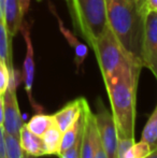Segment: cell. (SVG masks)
<instances>
[{
	"instance_id": "cell-13",
	"label": "cell",
	"mask_w": 157,
	"mask_h": 158,
	"mask_svg": "<svg viewBox=\"0 0 157 158\" xmlns=\"http://www.w3.org/2000/svg\"><path fill=\"white\" fill-rule=\"evenodd\" d=\"M19 142H21L22 148L25 153L32 155L35 157H40L46 155L45 146L42 137L32 133L27 129L24 124L19 130Z\"/></svg>"
},
{
	"instance_id": "cell-2",
	"label": "cell",
	"mask_w": 157,
	"mask_h": 158,
	"mask_svg": "<svg viewBox=\"0 0 157 158\" xmlns=\"http://www.w3.org/2000/svg\"><path fill=\"white\" fill-rule=\"evenodd\" d=\"M141 69L136 64L122 67L105 82L118 139H134L137 87Z\"/></svg>"
},
{
	"instance_id": "cell-11",
	"label": "cell",
	"mask_w": 157,
	"mask_h": 158,
	"mask_svg": "<svg viewBox=\"0 0 157 158\" xmlns=\"http://www.w3.org/2000/svg\"><path fill=\"white\" fill-rule=\"evenodd\" d=\"M24 15L22 0H4V24L12 38L21 29Z\"/></svg>"
},
{
	"instance_id": "cell-23",
	"label": "cell",
	"mask_w": 157,
	"mask_h": 158,
	"mask_svg": "<svg viewBox=\"0 0 157 158\" xmlns=\"http://www.w3.org/2000/svg\"><path fill=\"white\" fill-rule=\"evenodd\" d=\"M0 158H6V144H4V129L0 126Z\"/></svg>"
},
{
	"instance_id": "cell-8",
	"label": "cell",
	"mask_w": 157,
	"mask_h": 158,
	"mask_svg": "<svg viewBox=\"0 0 157 158\" xmlns=\"http://www.w3.org/2000/svg\"><path fill=\"white\" fill-rule=\"evenodd\" d=\"M21 32L23 33L24 40L26 43V56L23 64V81L25 85V90L27 93L28 99L32 108L37 111H41V106L34 100L32 97V85L35 81V56H34V46H32L31 38H30V28L28 23L23 21L21 26Z\"/></svg>"
},
{
	"instance_id": "cell-30",
	"label": "cell",
	"mask_w": 157,
	"mask_h": 158,
	"mask_svg": "<svg viewBox=\"0 0 157 158\" xmlns=\"http://www.w3.org/2000/svg\"><path fill=\"white\" fill-rule=\"evenodd\" d=\"M38 1H40V0H38Z\"/></svg>"
},
{
	"instance_id": "cell-16",
	"label": "cell",
	"mask_w": 157,
	"mask_h": 158,
	"mask_svg": "<svg viewBox=\"0 0 157 158\" xmlns=\"http://www.w3.org/2000/svg\"><path fill=\"white\" fill-rule=\"evenodd\" d=\"M42 139L45 146L46 155H57L60 153V144L63 139V131L55 125H53L50 129L45 131Z\"/></svg>"
},
{
	"instance_id": "cell-31",
	"label": "cell",
	"mask_w": 157,
	"mask_h": 158,
	"mask_svg": "<svg viewBox=\"0 0 157 158\" xmlns=\"http://www.w3.org/2000/svg\"><path fill=\"white\" fill-rule=\"evenodd\" d=\"M65 1H66V0H65Z\"/></svg>"
},
{
	"instance_id": "cell-5",
	"label": "cell",
	"mask_w": 157,
	"mask_h": 158,
	"mask_svg": "<svg viewBox=\"0 0 157 158\" xmlns=\"http://www.w3.org/2000/svg\"><path fill=\"white\" fill-rule=\"evenodd\" d=\"M142 64L153 73L157 80V12H149L145 16Z\"/></svg>"
},
{
	"instance_id": "cell-4",
	"label": "cell",
	"mask_w": 157,
	"mask_h": 158,
	"mask_svg": "<svg viewBox=\"0 0 157 158\" xmlns=\"http://www.w3.org/2000/svg\"><path fill=\"white\" fill-rule=\"evenodd\" d=\"M92 48L96 54L97 61L105 82L111 79L122 67L136 64L121 45L109 25L102 35L95 41Z\"/></svg>"
},
{
	"instance_id": "cell-1",
	"label": "cell",
	"mask_w": 157,
	"mask_h": 158,
	"mask_svg": "<svg viewBox=\"0 0 157 158\" xmlns=\"http://www.w3.org/2000/svg\"><path fill=\"white\" fill-rule=\"evenodd\" d=\"M108 25L136 64H142L145 0H105Z\"/></svg>"
},
{
	"instance_id": "cell-18",
	"label": "cell",
	"mask_w": 157,
	"mask_h": 158,
	"mask_svg": "<svg viewBox=\"0 0 157 158\" xmlns=\"http://www.w3.org/2000/svg\"><path fill=\"white\" fill-rule=\"evenodd\" d=\"M141 140L147 142L152 151L157 148V106L143 128Z\"/></svg>"
},
{
	"instance_id": "cell-15",
	"label": "cell",
	"mask_w": 157,
	"mask_h": 158,
	"mask_svg": "<svg viewBox=\"0 0 157 158\" xmlns=\"http://www.w3.org/2000/svg\"><path fill=\"white\" fill-rule=\"evenodd\" d=\"M85 102H86V100L84 101V104H85ZM84 104H83V109H82V112H81V114H80L79 118L76 119L69 128L66 129L63 132V139H61V144H60V153L68 150V148L76 141V139H78L80 135H82V132H83L84 118H85V115H84ZM60 153H59V154H60Z\"/></svg>"
},
{
	"instance_id": "cell-22",
	"label": "cell",
	"mask_w": 157,
	"mask_h": 158,
	"mask_svg": "<svg viewBox=\"0 0 157 158\" xmlns=\"http://www.w3.org/2000/svg\"><path fill=\"white\" fill-rule=\"evenodd\" d=\"M10 82V72L6 64L0 59V96H3Z\"/></svg>"
},
{
	"instance_id": "cell-21",
	"label": "cell",
	"mask_w": 157,
	"mask_h": 158,
	"mask_svg": "<svg viewBox=\"0 0 157 158\" xmlns=\"http://www.w3.org/2000/svg\"><path fill=\"white\" fill-rule=\"evenodd\" d=\"M83 133V132H82ZM81 146H82V135L76 139V141L65 152L58 155L59 158H81Z\"/></svg>"
},
{
	"instance_id": "cell-20",
	"label": "cell",
	"mask_w": 157,
	"mask_h": 158,
	"mask_svg": "<svg viewBox=\"0 0 157 158\" xmlns=\"http://www.w3.org/2000/svg\"><path fill=\"white\" fill-rule=\"evenodd\" d=\"M151 151L149 144L141 140L140 142H134L119 158H144L151 153Z\"/></svg>"
},
{
	"instance_id": "cell-7",
	"label": "cell",
	"mask_w": 157,
	"mask_h": 158,
	"mask_svg": "<svg viewBox=\"0 0 157 158\" xmlns=\"http://www.w3.org/2000/svg\"><path fill=\"white\" fill-rule=\"evenodd\" d=\"M100 110L95 114L97 128H98L99 139L107 153L108 158H118V137L116 131L115 123L113 116L107 109L102 106L100 101Z\"/></svg>"
},
{
	"instance_id": "cell-28",
	"label": "cell",
	"mask_w": 157,
	"mask_h": 158,
	"mask_svg": "<svg viewBox=\"0 0 157 158\" xmlns=\"http://www.w3.org/2000/svg\"><path fill=\"white\" fill-rule=\"evenodd\" d=\"M144 158H157V148L151 151V153H150L149 155H147Z\"/></svg>"
},
{
	"instance_id": "cell-14",
	"label": "cell",
	"mask_w": 157,
	"mask_h": 158,
	"mask_svg": "<svg viewBox=\"0 0 157 158\" xmlns=\"http://www.w3.org/2000/svg\"><path fill=\"white\" fill-rule=\"evenodd\" d=\"M0 59L6 64L10 72V79H16V71L13 67L12 37L8 32L4 21L0 19Z\"/></svg>"
},
{
	"instance_id": "cell-9",
	"label": "cell",
	"mask_w": 157,
	"mask_h": 158,
	"mask_svg": "<svg viewBox=\"0 0 157 158\" xmlns=\"http://www.w3.org/2000/svg\"><path fill=\"white\" fill-rule=\"evenodd\" d=\"M84 127L82 133L81 158H93L99 141V133L97 128L96 117L92 112L87 101L84 104Z\"/></svg>"
},
{
	"instance_id": "cell-10",
	"label": "cell",
	"mask_w": 157,
	"mask_h": 158,
	"mask_svg": "<svg viewBox=\"0 0 157 158\" xmlns=\"http://www.w3.org/2000/svg\"><path fill=\"white\" fill-rule=\"evenodd\" d=\"M85 100L86 99L83 97L76 98V99L68 102L60 110L57 111L55 114H53L55 124L63 132L79 118Z\"/></svg>"
},
{
	"instance_id": "cell-25",
	"label": "cell",
	"mask_w": 157,
	"mask_h": 158,
	"mask_svg": "<svg viewBox=\"0 0 157 158\" xmlns=\"http://www.w3.org/2000/svg\"><path fill=\"white\" fill-rule=\"evenodd\" d=\"M147 12H157V0H145Z\"/></svg>"
},
{
	"instance_id": "cell-26",
	"label": "cell",
	"mask_w": 157,
	"mask_h": 158,
	"mask_svg": "<svg viewBox=\"0 0 157 158\" xmlns=\"http://www.w3.org/2000/svg\"><path fill=\"white\" fill-rule=\"evenodd\" d=\"M0 126H3V97L0 96Z\"/></svg>"
},
{
	"instance_id": "cell-27",
	"label": "cell",
	"mask_w": 157,
	"mask_h": 158,
	"mask_svg": "<svg viewBox=\"0 0 157 158\" xmlns=\"http://www.w3.org/2000/svg\"><path fill=\"white\" fill-rule=\"evenodd\" d=\"M0 19L4 21V0H0Z\"/></svg>"
},
{
	"instance_id": "cell-17",
	"label": "cell",
	"mask_w": 157,
	"mask_h": 158,
	"mask_svg": "<svg viewBox=\"0 0 157 158\" xmlns=\"http://www.w3.org/2000/svg\"><path fill=\"white\" fill-rule=\"evenodd\" d=\"M25 125L28 130L31 131L32 133L39 135V137H42L48 129H50L53 125H55V121L53 118V115L43 114V113L39 112L35 114L30 118V121Z\"/></svg>"
},
{
	"instance_id": "cell-24",
	"label": "cell",
	"mask_w": 157,
	"mask_h": 158,
	"mask_svg": "<svg viewBox=\"0 0 157 158\" xmlns=\"http://www.w3.org/2000/svg\"><path fill=\"white\" fill-rule=\"evenodd\" d=\"M93 158H108L107 153H105V148H103L102 144H101V142H100V139H99V141H98V144H97L96 151H95V154Z\"/></svg>"
},
{
	"instance_id": "cell-6",
	"label": "cell",
	"mask_w": 157,
	"mask_h": 158,
	"mask_svg": "<svg viewBox=\"0 0 157 158\" xmlns=\"http://www.w3.org/2000/svg\"><path fill=\"white\" fill-rule=\"evenodd\" d=\"M17 82H9L8 89L3 94V129L4 132L19 138V130L24 125L16 97Z\"/></svg>"
},
{
	"instance_id": "cell-19",
	"label": "cell",
	"mask_w": 157,
	"mask_h": 158,
	"mask_svg": "<svg viewBox=\"0 0 157 158\" xmlns=\"http://www.w3.org/2000/svg\"><path fill=\"white\" fill-rule=\"evenodd\" d=\"M4 144H6V158H21L25 154L22 148L19 138L4 132Z\"/></svg>"
},
{
	"instance_id": "cell-29",
	"label": "cell",
	"mask_w": 157,
	"mask_h": 158,
	"mask_svg": "<svg viewBox=\"0 0 157 158\" xmlns=\"http://www.w3.org/2000/svg\"><path fill=\"white\" fill-rule=\"evenodd\" d=\"M21 158H37V157H35V156H32V155H29V154H27V153H25V154H24Z\"/></svg>"
},
{
	"instance_id": "cell-3",
	"label": "cell",
	"mask_w": 157,
	"mask_h": 158,
	"mask_svg": "<svg viewBox=\"0 0 157 158\" xmlns=\"http://www.w3.org/2000/svg\"><path fill=\"white\" fill-rule=\"evenodd\" d=\"M72 24L93 48L108 26L105 0H66Z\"/></svg>"
},
{
	"instance_id": "cell-12",
	"label": "cell",
	"mask_w": 157,
	"mask_h": 158,
	"mask_svg": "<svg viewBox=\"0 0 157 158\" xmlns=\"http://www.w3.org/2000/svg\"><path fill=\"white\" fill-rule=\"evenodd\" d=\"M50 8H51V11L53 12V14L56 16L57 21H58L59 30H60V32L63 33L64 37H65V39L68 41L70 48H73V51H74V63H76V69L80 70V68H81V66L83 64L84 60H85V58L87 57V55H88V48H87V45L81 43V42H80L79 40L76 39V35H74L73 33L70 31L69 29H67V28L64 26L63 21H61L60 17L58 16V14L56 13L54 6H53L52 4H50Z\"/></svg>"
}]
</instances>
